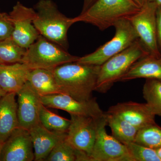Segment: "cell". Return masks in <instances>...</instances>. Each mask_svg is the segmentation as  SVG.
Instances as JSON below:
<instances>
[{"label":"cell","mask_w":161,"mask_h":161,"mask_svg":"<svg viewBox=\"0 0 161 161\" xmlns=\"http://www.w3.org/2000/svg\"><path fill=\"white\" fill-rule=\"evenodd\" d=\"M31 70L22 63L0 64V87L6 93L16 94L27 82Z\"/></svg>","instance_id":"2e32d148"},{"label":"cell","mask_w":161,"mask_h":161,"mask_svg":"<svg viewBox=\"0 0 161 161\" xmlns=\"http://www.w3.org/2000/svg\"><path fill=\"white\" fill-rule=\"evenodd\" d=\"M158 5L148 2L140 10L129 19L139 40L149 54L161 58L157 37L156 10Z\"/></svg>","instance_id":"52a82bcc"},{"label":"cell","mask_w":161,"mask_h":161,"mask_svg":"<svg viewBox=\"0 0 161 161\" xmlns=\"http://www.w3.org/2000/svg\"><path fill=\"white\" fill-rule=\"evenodd\" d=\"M100 66L77 62L64 64L53 72L62 94L79 101L93 98Z\"/></svg>","instance_id":"6da1fadb"},{"label":"cell","mask_w":161,"mask_h":161,"mask_svg":"<svg viewBox=\"0 0 161 161\" xmlns=\"http://www.w3.org/2000/svg\"><path fill=\"white\" fill-rule=\"evenodd\" d=\"M45 161H91V159L84 152L75 149L66 136L56 145Z\"/></svg>","instance_id":"44dd1931"},{"label":"cell","mask_w":161,"mask_h":161,"mask_svg":"<svg viewBox=\"0 0 161 161\" xmlns=\"http://www.w3.org/2000/svg\"><path fill=\"white\" fill-rule=\"evenodd\" d=\"M39 119L43 126L54 132L67 133L70 124V119L55 114L42 103L40 108Z\"/></svg>","instance_id":"cb8c5ba5"},{"label":"cell","mask_w":161,"mask_h":161,"mask_svg":"<svg viewBox=\"0 0 161 161\" xmlns=\"http://www.w3.org/2000/svg\"><path fill=\"white\" fill-rule=\"evenodd\" d=\"M134 142L153 149L161 147V127L155 123L138 130Z\"/></svg>","instance_id":"d4e9b609"},{"label":"cell","mask_w":161,"mask_h":161,"mask_svg":"<svg viewBox=\"0 0 161 161\" xmlns=\"http://www.w3.org/2000/svg\"><path fill=\"white\" fill-rule=\"evenodd\" d=\"M105 113L107 125L112 130L113 137L124 144L134 142L138 129L117 115Z\"/></svg>","instance_id":"ffe728a7"},{"label":"cell","mask_w":161,"mask_h":161,"mask_svg":"<svg viewBox=\"0 0 161 161\" xmlns=\"http://www.w3.org/2000/svg\"><path fill=\"white\" fill-rule=\"evenodd\" d=\"M18 117L19 127L29 130L40 122V95L28 81L16 93Z\"/></svg>","instance_id":"4fadbf2b"},{"label":"cell","mask_w":161,"mask_h":161,"mask_svg":"<svg viewBox=\"0 0 161 161\" xmlns=\"http://www.w3.org/2000/svg\"><path fill=\"white\" fill-rule=\"evenodd\" d=\"M6 94H7V93H6V92H4V91L2 89V88L0 87V99L3 98L4 95H6Z\"/></svg>","instance_id":"1f68e13d"},{"label":"cell","mask_w":161,"mask_h":161,"mask_svg":"<svg viewBox=\"0 0 161 161\" xmlns=\"http://www.w3.org/2000/svg\"><path fill=\"white\" fill-rule=\"evenodd\" d=\"M157 37L159 49L161 53V6L158 5L156 10Z\"/></svg>","instance_id":"83f0119b"},{"label":"cell","mask_w":161,"mask_h":161,"mask_svg":"<svg viewBox=\"0 0 161 161\" xmlns=\"http://www.w3.org/2000/svg\"><path fill=\"white\" fill-rule=\"evenodd\" d=\"M33 145L29 130L19 127L5 142L0 161L34 160Z\"/></svg>","instance_id":"7c38bea8"},{"label":"cell","mask_w":161,"mask_h":161,"mask_svg":"<svg viewBox=\"0 0 161 161\" xmlns=\"http://www.w3.org/2000/svg\"><path fill=\"white\" fill-rule=\"evenodd\" d=\"M27 81L40 96L62 94L53 71L40 69L31 70Z\"/></svg>","instance_id":"d6986e66"},{"label":"cell","mask_w":161,"mask_h":161,"mask_svg":"<svg viewBox=\"0 0 161 161\" xmlns=\"http://www.w3.org/2000/svg\"><path fill=\"white\" fill-rule=\"evenodd\" d=\"M13 31V26L9 15L0 12V41L10 37Z\"/></svg>","instance_id":"4316f807"},{"label":"cell","mask_w":161,"mask_h":161,"mask_svg":"<svg viewBox=\"0 0 161 161\" xmlns=\"http://www.w3.org/2000/svg\"><path fill=\"white\" fill-rule=\"evenodd\" d=\"M107 112L123 119L139 130L156 123V115L147 103L132 101L119 103L110 107Z\"/></svg>","instance_id":"5bb4252c"},{"label":"cell","mask_w":161,"mask_h":161,"mask_svg":"<svg viewBox=\"0 0 161 161\" xmlns=\"http://www.w3.org/2000/svg\"><path fill=\"white\" fill-rule=\"evenodd\" d=\"M36 11L18 2L9 14L13 26L11 37L20 46L27 49L40 36L33 24Z\"/></svg>","instance_id":"30bf717a"},{"label":"cell","mask_w":161,"mask_h":161,"mask_svg":"<svg viewBox=\"0 0 161 161\" xmlns=\"http://www.w3.org/2000/svg\"><path fill=\"white\" fill-rule=\"evenodd\" d=\"M158 60L159 61H160V62H161V58H160V59H158Z\"/></svg>","instance_id":"e575fe53"},{"label":"cell","mask_w":161,"mask_h":161,"mask_svg":"<svg viewBox=\"0 0 161 161\" xmlns=\"http://www.w3.org/2000/svg\"><path fill=\"white\" fill-rule=\"evenodd\" d=\"M79 58L40 35L26 49L21 63L31 70L40 69L53 71L64 64L77 62Z\"/></svg>","instance_id":"5b68a950"},{"label":"cell","mask_w":161,"mask_h":161,"mask_svg":"<svg viewBox=\"0 0 161 161\" xmlns=\"http://www.w3.org/2000/svg\"><path fill=\"white\" fill-rule=\"evenodd\" d=\"M70 115V124L67 132V139L75 149L84 152L90 158L99 121L105 115L100 118L74 114Z\"/></svg>","instance_id":"9c48e42d"},{"label":"cell","mask_w":161,"mask_h":161,"mask_svg":"<svg viewBox=\"0 0 161 161\" xmlns=\"http://www.w3.org/2000/svg\"><path fill=\"white\" fill-rule=\"evenodd\" d=\"M148 2L156 3L158 5L161 6V0H148Z\"/></svg>","instance_id":"d6a6232c"},{"label":"cell","mask_w":161,"mask_h":161,"mask_svg":"<svg viewBox=\"0 0 161 161\" xmlns=\"http://www.w3.org/2000/svg\"><path fill=\"white\" fill-rule=\"evenodd\" d=\"M133 1L141 8L148 2V0H133Z\"/></svg>","instance_id":"f546056e"},{"label":"cell","mask_w":161,"mask_h":161,"mask_svg":"<svg viewBox=\"0 0 161 161\" xmlns=\"http://www.w3.org/2000/svg\"><path fill=\"white\" fill-rule=\"evenodd\" d=\"M4 142H0V158H1V153H2V149H3V145H4Z\"/></svg>","instance_id":"836d02e7"},{"label":"cell","mask_w":161,"mask_h":161,"mask_svg":"<svg viewBox=\"0 0 161 161\" xmlns=\"http://www.w3.org/2000/svg\"><path fill=\"white\" fill-rule=\"evenodd\" d=\"M105 115L99 121L97 136L90 155L91 161H134L126 146L106 130Z\"/></svg>","instance_id":"ba28073f"},{"label":"cell","mask_w":161,"mask_h":161,"mask_svg":"<svg viewBox=\"0 0 161 161\" xmlns=\"http://www.w3.org/2000/svg\"><path fill=\"white\" fill-rule=\"evenodd\" d=\"M13 38H7L0 41V64L21 63L26 51Z\"/></svg>","instance_id":"7402d4cb"},{"label":"cell","mask_w":161,"mask_h":161,"mask_svg":"<svg viewBox=\"0 0 161 161\" xmlns=\"http://www.w3.org/2000/svg\"><path fill=\"white\" fill-rule=\"evenodd\" d=\"M15 93H7L0 99V142H5L19 127Z\"/></svg>","instance_id":"e0dca14e"},{"label":"cell","mask_w":161,"mask_h":161,"mask_svg":"<svg viewBox=\"0 0 161 161\" xmlns=\"http://www.w3.org/2000/svg\"><path fill=\"white\" fill-rule=\"evenodd\" d=\"M33 24L40 35L67 51V33L73 18L61 13L52 0H39L35 6Z\"/></svg>","instance_id":"3957f363"},{"label":"cell","mask_w":161,"mask_h":161,"mask_svg":"<svg viewBox=\"0 0 161 161\" xmlns=\"http://www.w3.org/2000/svg\"><path fill=\"white\" fill-rule=\"evenodd\" d=\"M141 9L133 0H96L88 9L73 19L75 23H89L104 31L118 21L129 20Z\"/></svg>","instance_id":"7a4b0ae2"},{"label":"cell","mask_w":161,"mask_h":161,"mask_svg":"<svg viewBox=\"0 0 161 161\" xmlns=\"http://www.w3.org/2000/svg\"><path fill=\"white\" fill-rule=\"evenodd\" d=\"M96 0H84L83 6L81 12H83L88 9Z\"/></svg>","instance_id":"f1b7e54d"},{"label":"cell","mask_w":161,"mask_h":161,"mask_svg":"<svg viewBox=\"0 0 161 161\" xmlns=\"http://www.w3.org/2000/svg\"><path fill=\"white\" fill-rule=\"evenodd\" d=\"M155 150L156 153L158 157L159 158L161 161V147H158V148H156L154 149Z\"/></svg>","instance_id":"4dcf8cb0"},{"label":"cell","mask_w":161,"mask_h":161,"mask_svg":"<svg viewBox=\"0 0 161 161\" xmlns=\"http://www.w3.org/2000/svg\"><path fill=\"white\" fill-rule=\"evenodd\" d=\"M29 131L36 161H45L56 145L67 136V133L50 131L40 122L32 127Z\"/></svg>","instance_id":"9a60e30c"},{"label":"cell","mask_w":161,"mask_h":161,"mask_svg":"<svg viewBox=\"0 0 161 161\" xmlns=\"http://www.w3.org/2000/svg\"><path fill=\"white\" fill-rule=\"evenodd\" d=\"M134 161H161L154 149L140 145L135 142L124 144Z\"/></svg>","instance_id":"484cf974"},{"label":"cell","mask_w":161,"mask_h":161,"mask_svg":"<svg viewBox=\"0 0 161 161\" xmlns=\"http://www.w3.org/2000/svg\"><path fill=\"white\" fill-rule=\"evenodd\" d=\"M113 26L115 28V34L111 40L99 47L95 52L80 57L77 62L101 66L138 40V36L129 20H120Z\"/></svg>","instance_id":"8992f818"},{"label":"cell","mask_w":161,"mask_h":161,"mask_svg":"<svg viewBox=\"0 0 161 161\" xmlns=\"http://www.w3.org/2000/svg\"><path fill=\"white\" fill-rule=\"evenodd\" d=\"M141 78L161 81V63L158 59L150 55L141 58L132 64L120 81Z\"/></svg>","instance_id":"ac0fdd59"},{"label":"cell","mask_w":161,"mask_h":161,"mask_svg":"<svg viewBox=\"0 0 161 161\" xmlns=\"http://www.w3.org/2000/svg\"><path fill=\"white\" fill-rule=\"evenodd\" d=\"M146 103L155 115L161 117V81L147 79L143 87Z\"/></svg>","instance_id":"603a6c76"},{"label":"cell","mask_w":161,"mask_h":161,"mask_svg":"<svg viewBox=\"0 0 161 161\" xmlns=\"http://www.w3.org/2000/svg\"><path fill=\"white\" fill-rule=\"evenodd\" d=\"M41 102L47 108L66 111L74 115L100 118L105 115L95 98L86 101H79L64 94L40 96Z\"/></svg>","instance_id":"8fae6325"},{"label":"cell","mask_w":161,"mask_h":161,"mask_svg":"<svg viewBox=\"0 0 161 161\" xmlns=\"http://www.w3.org/2000/svg\"><path fill=\"white\" fill-rule=\"evenodd\" d=\"M149 54L140 40L110 58L101 65L95 91L105 93L115 82L120 81L133 64Z\"/></svg>","instance_id":"277c9868"}]
</instances>
